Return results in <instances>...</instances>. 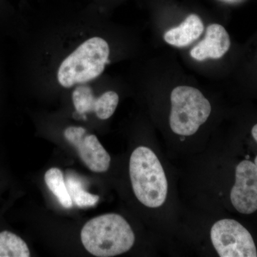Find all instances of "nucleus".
<instances>
[{"mask_svg": "<svg viewBox=\"0 0 257 257\" xmlns=\"http://www.w3.org/2000/svg\"><path fill=\"white\" fill-rule=\"evenodd\" d=\"M110 47L103 37H88L64 56L56 72V80L64 89H71L95 80L105 70Z\"/></svg>", "mask_w": 257, "mask_h": 257, "instance_id": "obj_1", "label": "nucleus"}, {"mask_svg": "<svg viewBox=\"0 0 257 257\" xmlns=\"http://www.w3.org/2000/svg\"><path fill=\"white\" fill-rule=\"evenodd\" d=\"M81 241L88 252L111 257L127 252L135 241L133 230L124 217L106 214L88 221L81 231Z\"/></svg>", "mask_w": 257, "mask_h": 257, "instance_id": "obj_2", "label": "nucleus"}, {"mask_svg": "<svg viewBox=\"0 0 257 257\" xmlns=\"http://www.w3.org/2000/svg\"><path fill=\"white\" fill-rule=\"evenodd\" d=\"M130 175L135 196L144 205L160 207L167 199L168 184L157 155L147 147H139L132 154Z\"/></svg>", "mask_w": 257, "mask_h": 257, "instance_id": "obj_3", "label": "nucleus"}, {"mask_svg": "<svg viewBox=\"0 0 257 257\" xmlns=\"http://www.w3.org/2000/svg\"><path fill=\"white\" fill-rule=\"evenodd\" d=\"M171 104L170 127L181 136L194 135L211 114L210 103L194 87L175 88L171 93Z\"/></svg>", "mask_w": 257, "mask_h": 257, "instance_id": "obj_4", "label": "nucleus"}, {"mask_svg": "<svg viewBox=\"0 0 257 257\" xmlns=\"http://www.w3.org/2000/svg\"><path fill=\"white\" fill-rule=\"evenodd\" d=\"M211 240L219 256H257L256 245L249 231L234 219H221L213 225Z\"/></svg>", "mask_w": 257, "mask_h": 257, "instance_id": "obj_5", "label": "nucleus"}, {"mask_svg": "<svg viewBox=\"0 0 257 257\" xmlns=\"http://www.w3.org/2000/svg\"><path fill=\"white\" fill-rule=\"evenodd\" d=\"M64 135L89 170L96 173L109 170L111 157L96 135L87 133L85 128L79 126H68L64 130Z\"/></svg>", "mask_w": 257, "mask_h": 257, "instance_id": "obj_6", "label": "nucleus"}, {"mask_svg": "<svg viewBox=\"0 0 257 257\" xmlns=\"http://www.w3.org/2000/svg\"><path fill=\"white\" fill-rule=\"evenodd\" d=\"M230 199L241 214H252L257 210V167L253 162L243 160L236 167Z\"/></svg>", "mask_w": 257, "mask_h": 257, "instance_id": "obj_7", "label": "nucleus"}, {"mask_svg": "<svg viewBox=\"0 0 257 257\" xmlns=\"http://www.w3.org/2000/svg\"><path fill=\"white\" fill-rule=\"evenodd\" d=\"M72 99L77 114L94 113L101 120L108 119L112 116L119 101V95L114 91H107L96 96L89 84L74 87Z\"/></svg>", "mask_w": 257, "mask_h": 257, "instance_id": "obj_8", "label": "nucleus"}, {"mask_svg": "<svg viewBox=\"0 0 257 257\" xmlns=\"http://www.w3.org/2000/svg\"><path fill=\"white\" fill-rule=\"evenodd\" d=\"M231 42L229 34L219 24L209 25L205 37L190 51L194 60L204 61L208 59H219L229 50Z\"/></svg>", "mask_w": 257, "mask_h": 257, "instance_id": "obj_9", "label": "nucleus"}, {"mask_svg": "<svg viewBox=\"0 0 257 257\" xmlns=\"http://www.w3.org/2000/svg\"><path fill=\"white\" fill-rule=\"evenodd\" d=\"M204 30V24L201 18L197 15L192 14L179 26L166 32L164 40L172 46L185 47L198 40Z\"/></svg>", "mask_w": 257, "mask_h": 257, "instance_id": "obj_10", "label": "nucleus"}, {"mask_svg": "<svg viewBox=\"0 0 257 257\" xmlns=\"http://www.w3.org/2000/svg\"><path fill=\"white\" fill-rule=\"evenodd\" d=\"M65 181L72 202L78 207H93L99 201V196L88 192L82 179L74 172H67Z\"/></svg>", "mask_w": 257, "mask_h": 257, "instance_id": "obj_11", "label": "nucleus"}, {"mask_svg": "<svg viewBox=\"0 0 257 257\" xmlns=\"http://www.w3.org/2000/svg\"><path fill=\"white\" fill-rule=\"evenodd\" d=\"M45 181L47 187L59 202L65 209H70L73 206L72 199L67 189V184L62 171L57 167H52L47 171Z\"/></svg>", "mask_w": 257, "mask_h": 257, "instance_id": "obj_12", "label": "nucleus"}, {"mask_svg": "<svg viewBox=\"0 0 257 257\" xmlns=\"http://www.w3.org/2000/svg\"><path fill=\"white\" fill-rule=\"evenodd\" d=\"M30 251L21 237L9 231L0 232V257H29Z\"/></svg>", "mask_w": 257, "mask_h": 257, "instance_id": "obj_13", "label": "nucleus"}, {"mask_svg": "<svg viewBox=\"0 0 257 257\" xmlns=\"http://www.w3.org/2000/svg\"><path fill=\"white\" fill-rule=\"evenodd\" d=\"M251 135H252L253 138L254 139L255 141L257 143V124H255L253 128H251ZM254 164L257 167V155L254 160Z\"/></svg>", "mask_w": 257, "mask_h": 257, "instance_id": "obj_14", "label": "nucleus"}]
</instances>
